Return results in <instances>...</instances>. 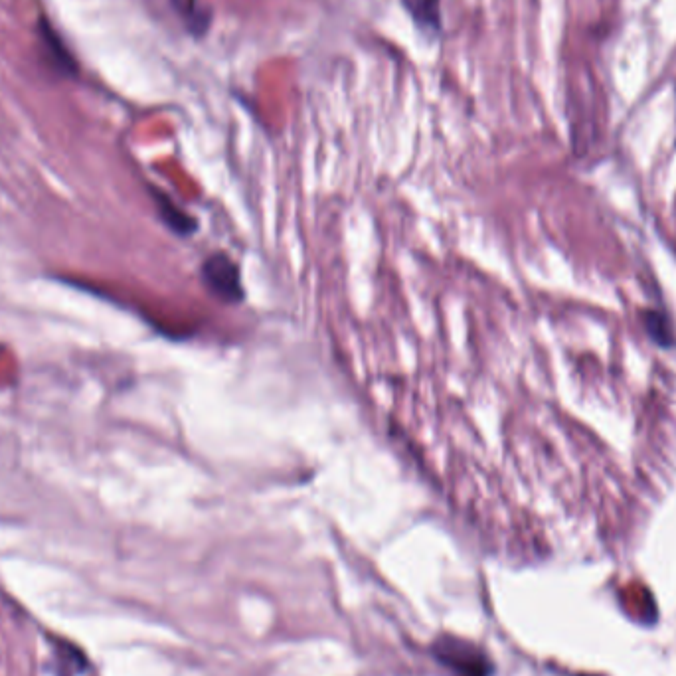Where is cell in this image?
I'll list each match as a JSON object with an SVG mask.
<instances>
[{"label":"cell","instance_id":"cell-1","mask_svg":"<svg viewBox=\"0 0 676 676\" xmlns=\"http://www.w3.org/2000/svg\"><path fill=\"white\" fill-rule=\"evenodd\" d=\"M202 279L208 291L224 303L236 305L244 299V285L240 277V267L232 261L230 255L214 254L204 261Z\"/></svg>","mask_w":676,"mask_h":676},{"label":"cell","instance_id":"cell-2","mask_svg":"<svg viewBox=\"0 0 676 676\" xmlns=\"http://www.w3.org/2000/svg\"><path fill=\"white\" fill-rule=\"evenodd\" d=\"M437 659L455 676H491L493 673L489 659L475 647L461 641L457 643L447 639L445 645L437 647Z\"/></svg>","mask_w":676,"mask_h":676},{"label":"cell","instance_id":"cell-3","mask_svg":"<svg viewBox=\"0 0 676 676\" xmlns=\"http://www.w3.org/2000/svg\"><path fill=\"white\" fill-rule=\"evenodd\" d=\"M418 30L435 38L441 32V0H402Z\"/></svg>","mask_w":676,"mask_h":676},{"label":"cell","instance_id":"cell-4","mask_svg":"<svg viewBox=\"0 0 676 676\" xmlns=\"http://www.w3.org/2000/svg\"><path fill=\"white\" fill-rule=\"evenodd\" d=\"M172 4L190 34L204 36L208 32L212 16L198 0H172Z\"/></svg>","mask_w":676,"mask_h":676},{"label":"cell","instance_id":"cell-5","mask_svg":"<svg viewBox=\"0 0 676 676\" xmlns=\"http://www.w3.org/2000/svg\"><path fill=\"white\" fill-rule=\"evenodd\" d=\"M645 329L653 342L663 348H673L676 344V331L673 321L667 317L665 311H647L643 315Z\"/></svg>","mask_w":676,"mask_h":676}]
</instances>
